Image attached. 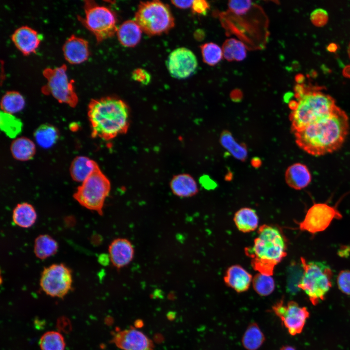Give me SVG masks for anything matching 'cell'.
Masks as SVG:
<instances>
[{
	"label": "cell",
	"mask_w": 350,
	"mask_h": 350,
	"mask_svg": "<svg viewBox=\"0 0 350 350\" xmlns=\"http://www.w3.org/2000/svg\"><path fill=\"white\" fill-rule=\"evenodd\" d=\"M233 221L237 229L244 233L255 230L259 225V217L256 211L250 208H243L237 211Z\"/></svg>",
	"instance_id": "cell-23"
},
{
	"label": "cell",
	"mask_w": 350,
	"mask_h": 350,
	"mask_svg": "<svg viewBox=\"0 0 350 350\" xmlns=\"http://www.w3.org/2000/svg\"><path fill=\"white\" fill-rule=\"evenodd\" d=\"M251 5L252 2L250 0H231L228 3L230 9L237 15L245 14Z\"/></svg>",
	"instance_id": "cell-39"
},
{
	"label": "cell",
	"mask_w": 350,
	"mask_h": 350,
	"mask_svg": "<svg viewBox=\"0 0 350 350\" xmlns=\"http://www.w3.org/2000/svg\"><path fill=\"white\" fill-rule=\"evenodd\" d=\"M84 8L85 18L78 16V19L94 35L98 43L117 33V18L111 10L89 0L84 1Z\"/></svg>",
	"instance_id": "cell-8"
},
{
	"label": "cell",
	"mask_w": 350,
	"mask_h": 350,
	"mask_svg": "<svg viewBox=\"0 0 350 350\" xmlns=\"http://www.w3.org/2000/svg\"><path fill=\"white\" fill-rule=\"evenodd\" d=\"M348 53L349 56L350 58V42L348 47Z\"/></svg>",
	"instance_id": "cell-46"
},
{
	"label": "cell",
	"mask_w": 350,
	"mask_h": 350,
	"mask_svg": "<svg viewBox=\"0 0 350 350\" xmlns=\"http://www.w3.org/2000/svg\"><path fill=\"white\" fill-rule=\"evenodd\" d=\"M265 341L264 334L258 325L251 323L246 328L242 338V344L247 350H257Z\"/></svg>",
	"instance_id": "cell-26"
},
{
	"label": "cell",
	"mask_w": 350,
	"mask_h": 350,
	"mask_svg": "<svg viewBox=\"0 0 350 350\" xmlns=\"http://www.w3.org/2000/svg\"><path fill=\"white\" fill-rule=\"evenodd\" d=\"M110 188L109 179L99 169L78 187L73 197L83 207L102 215L104 203Z\"/></svg>",
	"instance_id": "cell-7"
},
{
	"label": "cell",
	"mask_w": 350,
	"mask_h": 350,
	"mask_svg": "<svg viewBox=\"0 0 350 350\" xmlns=\"http://www.w3.org/2000/svg\"><path fill=\"white\" fill-rule=\"evenodd\" d=\"M222 49L223 57L228 61H241L246 56L245 45L234 38L226 40Z\"/></svg>",
	"instance_id": "cell-29"
},
{
	"label": "cell",
	"mask_w": 350,
	"mask_h": 350,
	"mask_svg": "<svg viewBox=\"0 0 350 350\" xmlns=\"http://www.w3.org/2000/svg\"><path fill=\"white\" fill-rule=\"evenodd\" d=\"M203 61L210 66H214L222 59L223 55L222 49L217 44L209 42L201 47Z\"/></svg>",
	"instance_id": "cell-35"
},
{
	"label": "cell",
	"mask_w": 350,
	"mask_h": 350,
	"mask_svg": "<svg viewBox=\"0 0 350 350\" xmlns=\"http://www.w3.org/2000/svg\"><path fill=\"white\" fill-rule=\"evenodd\" d=\"M197 61L189 49L181 47L173 51L169 55L167 68L174 77L184 79L189 77L196 69Z\"/></svg>",
	"instance_id": "cell-13"
},
{
	"label": "cell",
	"mask_w": 350,
	"mask_h": 350,
	"mask_svg": "<svg viewBox=\"0 0 350 350\" xmlns=\"http://www.w3.org/2000/svg\"><path fill=\"white\" fill-rule=\"evenodd\" d=\"M252 246L245 248L252 268L258 273L272 276L275 266L287 255V241L278 226L264 224L258 228Z\"/></svg>",
	"instance_id": "cell-3"
},
{
	"label": "cell",
	"mask_w": 350,
	"mask_h": 350,
	"mask_svg": "<svg viewBox=\"0 0 350 350\" xmlns=\"http://www.w3.org/2000/svg\"><path fill=\"white\" fill-rule=\"evenodd\" d=\"M88 115L91 136L110 140L127 132L129 124V109L125 102L114 97L92 99Z\"/></svg>",
	"instance_id": "cell-2"
},
{
	"label": "cell",
	"mask_w": 350,
	"mask_h": 350,
	"mask_svg": "<svg viewBox=\"0 0 350 350\" xmlns=\"http://www.w3.org/2000/svg\"><path fill=\"white\" fill-rule=\"evenodd\" d=\"M337 284L342 292L350 295V270H344L340 272L337 278Z\"/></svg>",
	"instance_id": "cell-37"
},
{
	"label": "cell",
	"mask_w": 350,
	"mask_h": 350,
	"mask_svg": "<svg viewBox=\"0 0 350 350\" xmlns=\"http://www.w3.org/2000/svg\"><path fill=\"white\" fill-rule=\"evenodd\" d=\"M114 342L123 350H153L150 340L144 333L135 329L117 333L114 338Z\"/></svg>",
	"instance_id": "cell-15"
},
{
	"label": "cell",
	"mask_w": 350,
	"mask_h": 350,
	"mask_svg": "<svg viewBox=\"0 0 350 350\" xmlns=\"http://www.w3.org/2000/svg\"><path fill=\"white\" fill-rule=\"evenodd\" d=\"M285 180L290 187L301 190L308 186L311 181L312 176L305 165L296 163L290 166L286 170Z\"/></svg>",
	"instance_id": "cell-19"
},
{
	"label": "cell",
	"mask_w": 350,
	"mask_h": 350,
	"mask_svg": "<svg viewBox=\"0 0 350 350\" xmlns=\"http://www.w3.org/2000/svg\"><path fill=\"white\" fill-rule=\"evenodd\" d=\"M193 0H172L171 2L176 7L181 9L192 7Z\"/></svg>",
	"instance_id": "cell-42"
},
{
	"label": "cell",
	"mask_w": 350,
	"mask_h": 350,
	"mask_svg": "<svg viewBox=\"0 0 350 350\" xmlns=\"http://www.w3.org/2000/svg\"><path fill=\"white\" fill-rule=\"evenodd\" d=\"M252 279L251 274L239 264L229 267L224 277L225 284L237 293L247 291Z\"/></svg>",
	"instance_id": "cell-18"
},
{
	"label": "cell",
	"mask_w": 350,
	"mask_h": 350,
	"mask_svg": "<svg viewBox=\"0 0 350 350\" xmlns=\"http://www.w3.org/2000/svg\"><path fill=\"white\" fill-rule=\"evenodd\" d=\"M67 71V67L65 64L54 68L45 69L43 75L47 82L42 87L41 91L44 94L51 95L60 103L74 107L78 103V98L73 86L74 81L69 80Z\"/></svg>",
	"instance_id": "cell-9"
},
{
	"label": "cell",
	"mask_w": 350,
	"mask_h": 350,
	"mask_svg": "<svg viewBox=\"0 0 350 350\" xmlns=\"http://www.w3.org/2000/svg\"><path fill=\"white\" fill-rule=\"evenodd\" d=\"M0 128L8 137L14 138L21 131L22 123L13 114L1 111Z\"/></svg>",
	"instance_id": "cell-34"
},
{
	"label": "cell",
	"mask_w": 350,
	"mask_h": 350,
	"mask_svg": "<svg viewBox=\"0 0 350 350\" xmlns=\"http://www.w3.org/2000/svg\"><path fill=\"white\" fill-rule=\"evenodd\" d=\"M280 350H296V349L291 346H285L281 348Z\"/></svg>",
	"instance_id": "cell-45"
},
{
	"label": "cell",
	"mask_w": 350,
	"mask_h": 350,
	"mask_svg": "<svg viewBox=\"0 0 350 350\" xmlns=\"http://www.w3.org/2000/svg\"><path fill=\"white\" fill-rule=\"evenodd\" d=\"M170 187L175 195L183 197L192 196L198 191L194 178L186 174L174 176L170 182Z\"/></svg>",
	"instance_id": "cell-22"
},
{
	"label": "cell",
	"mask_w": 350,
	"mask_h": 350,
	"mask_svg": "<svg viewBox=\"0 0 350 350\" xmlns=\"http://www.w3.org/2000/svg\"><path fill=\"white\" fill-rule=\"evenodd\" d=\"M341 214L335 207L326 203L314 204L308 210L304 219L299 223V229L310 233L325 230L334 219H340Z\"/></svg>",
	"instance_id": "cell-11"
},
{
	"label": "cell",
	"mask_w": 350,
	"mask_h": 350,
	"mask_svg": "<svg viewBox=\"0 0 350 350\" xmlns=\"http://www.w3.org/2000/svg\"><path fill=\"white\" fill-rule=\"evenodd\" d=\"M209 8V3L205 0H193L192 8L195 13L205 15Z\"/></svg>",
	"instance_id": "cell-41"
},
{
	"label": "cell",
	"mask_w": 350,
	"mask_h": 350,
	"mask_svg": "<svg viewBox=\"0 0 350 350\" xmlns=\"http://www.w3.org/2000/svg\"><path fill=\"white\" fill-rule=\"evenodd\" d=\"M310 19L313 24L321 26L326 24L328 19L327 12L322 8L315 9L310 15Z\"/></svg>",
	"instance_id": "cell-38"
},
{
	"label": "cell",
	"mask_w": 350,
	"mask_h": 350,
	"mask_svg": "<svg viewBox=\"0 0 350 350\" xmlns=\"http://www.w3.org/2000/svg\"><path fill=\"white\" fill-rule=\"evenodd\" d=\"M252 282L255 292L261 296L270 295L275 288V281L272 276L258 273L253 277Z\"/></svg>",
	"instance_id": "cell-32"
},
{
	"label": "cell",
	"mask_w": 350,
	"mask_h": 350,
	"mask_svg": "<svg viewBox=\"0 0 350 350\" xmlns=\"http://www.w3.org/2000/svg\"><path fill=\"white\" fill-rule=\"evenodd\" d=\"M109 257L113 265L117 268L128 264L134 255V247L130 242L124 238L113 240L108 248Z\"/></svg>",
	"instance_id": "cell-17"
},
{
	"label": "cell",
	"mask_w": 350,
	"mask_h": 350,
	"mask_svg": "<svg viewBox=\"0 0 350 350\" xmlns=\"http://www.w3.org/2000/svg\"><path fill=\"white\" fill-rule=\"evenodd\" d=\"M34 137L38 145L42 148L47 149L56 143L59 138V133L57 129L53 125L43 124L35 130Z\"/></svg>",
	"instance_id": "cell-27"
},
{
	"label": "cell",
	"mask_w": 350,
	"mask_h": 350,
	"mask_svg": "<svg viewBox=\"0 0 350 350\" xmlns=\"http://www.w3.org/2000/svg\"><path fill=\"white\" fill-rule=\"evenodd\" d=\"M337 49V46L333 43L330 44L328 46V50L331 52H334Z\"/></svg>",
	"instance_id": "cell-44"
},
{
	"label": "cell",
	"mask_w": 350,
	"mask_h": 350,
	"mask_svg": "<svg viewBox=\"0 0 350 350\" xmlns=\"http://www.w3.org/2000/svg\"><path fill=\"white\" fill-rule=\"evenodd\" d=\"M142 31L135 20H129L123 22L118 28L117 35L122 45L127 47H133L140 41Z\"/></svg>",
	"instance_id": "cell-20"
},
{
	"label": "cell",
	"mask_w": 350,
	"mask_h": 350,
	"mask_svg": "<svg viewBox=\"0 0 350 350\" xmlns=\"http://www.w3.org/2000/svg\"><path fill=\"white\" fill-rule=\"evenodd\" d=\"M99 169L97 163L94 160L85 156H78L71 162L70 174L74 180L83 182Z\"/></svg>",
	"instance_id": "cell-21"
},
{
	"label": "cell",
	"mask_w": 350,
	"mask_h": 350,
	"mask_svg": "<svg viewBox=\"0 0 350 350\" xmlns=\"http://www.w3.org/2000/svg\"><path fill=\"white\" fill-rule=\"evenodd\" d=\"M11 39L22 54L28 55L35 52L42 39V36L33 28L23 26L14 31Z\"/></svg>",
	"instance_id": "cell-14"
},
{
	"label": "cell",
	"mask_w": 350,
	"mask_h": 350,
	"mask_svg": "<svg viewBox=\"0 0 350 350\" xmlns=\"http://www.w3.org/2000/svg\"><path fill=\"white\" fill-rule=\"evenodd\" d=\"M13 157L19 160L27 161L32 159L35 153V143L29 139L20 137L15 140L11 146Z\"/></svg>",
	"instance_id": "cell-25"
},
{
	"label": "cell",
	"mask_w": 350,
	"mask_h": 350,
	"mask_svg": "<svg viewBox=\"0 0 350 350\" xmlns=\"http://www.w3.org/2000/svg\"><path fill=\"white\" fill-rule=\"evenodd\" d=\"M72 282L69 268L63 263L53 264L43 269L40 285L48 295L63 298L71 289Z\"/></svg>",
	"instance_id": "cell-10"
},
{
	"label": "cell",
	"mask_w": 350,
	"mask_h": 350,
	"mask_svg": "<svg viewBox=\"0 0 350 350\" xmlns=\"http://www.w3.org/2000/svg\"><path fill=\"white\" fill-rule=\"evenodd\" d=\"M222 146L236 158L244 160L247 155L245 146L237 142L229 132H223L220 138Z\"/></svg>",
	"instance_id": "cell-31"
},
{
	"label": "cell",
	"mask_w": 350,
	"mask_h": 350,
	"mask_svg": "<svg viewBox=\"0 0 350 350\" xmlns=\"http://www.w3.org/2000/svg\"><path fill=\"white\" fill-rule=\"evenodd\" d=\"M58 248L57 242L49 235H40L35 239L34 253L40 259H45L54 255Z\"/></svg>",
	"instance_id": "cell-28"
},
{
	"label": "cell",
	"mask_w": 350,
	"mask_h": 350,
	"mask_svg": "<svg viewBox=\"0 0 350 350\" xmlns=\"http://www.w3.org/2000/svg\"><path fill=\"white\" fill-rule=\"evenodd\" d=\"M349 129L348 117L337 106L329 115L294 132L296 142L310 155L322 156L339 149Z\"/></svg>",
	"instance_id": "cell-1"
},
{
	"label": "cell",
	"mask_w": 350,
	"mask_h": 350,
	"mask_svg": "<svg viewBox=\"0 0 350 350\" xmlns=\"http://www.w3.org/2000/svg\"><path fill=\"white\" fill-rule=\"evenodd\" d=\"M298 89V101L292 105L290 116L294 132L302 130L309 125L330 114L337 106L330 95L315 89L305 91L299 86Z\"/></svg>",
	"instance_id": "cell-4"
},
{
	"label": "cell",
	"mask_w": 350,
	"mask_h": 350,
	"mask_svg": "<svg viewBox=\"0 0 350 350\" xmlns=\"http://www.w3.org/2000/svg\"><path fill=\"white\" fill-rule=\"evenodd\" d=\"M63 52L65 59L69 63H82L89 57L88 43L83 38L71 35L64 44Z\"/></svg>",
	"instance_id": "cell-16"
},
{
	"label": "cell",
	"mask_w": 350,
	"mask_h": 350,
	"mask_svg": "<svg viewBox=\"0 0 350 350\" xmlns=\"http://www.w3.org/2000/svg\"><path fill=\"white\" fill-rule=\"evenodd\" d=\"M39 344L41 350H64L65 347L63 336L54 331L45 333L40 338Z\"/></svg>",
	"instance_id": "cell-33"
},
{
	"label": "cell",
	"mask_w": 350,
	"mask_h": 350,
	"mask_svg": "<svg viewBox=\"0 0 350 350\" xmlns=\"http://www.w3.org/2000/svg\"><path fill=\"white\" fill-rule=\"evenodd\" d=\"M300 262L304 274L298 287L306 294L313 305H316L324 299L332 286V272L323 262H307L303 258H301Z\"/></svg>",
	"instance_id": "cell-5"
},
{
	"label": "cell",
	"mask_w": 350,
	"mask_h": 350,
	"mask_svg": "<svg viewBox=\"0 0 350 350\" xmlns=\"http://www.w3.org/2000/svg\"><path fill=\"white\" fill-rule=\"evenodd\" d=\"M25 101L23 96L16 91H9L2 96L0 105L3 111L13 114L22 110Z\"/></svg>",
	"instance_id": "cell-30"
},
{
	"label": "cell",
	"mask_w": 350,
	"mask_h": 350,
	"mask_svg": "<svg viewBox=\"0 0 350 350\" xmlns=\"http://www.w3.org/2000/svg\"><path fill=\"white\" fill-rule=\"evenodd\" d=\"M132 78L135 80L143 84H147L150 80L149 74L144 70L137 69L132 72Z\"/></svg>",
	"instance_id": "cell-40"
},
{
	"label": "cell",
	"mask_w": 350,
	"mask_h": 350,
	"mask_svg": "<svg viewBox=\"0 0 350 350\" xmlns=\"http://www.w3.org/2000/svg\"><path fill=\"white\" fill-rule=\"evenodd\" d=\"M342 73L345 76L350 78V65L346 66L343 69Z\"/></svg>",
	"instance_id": "cell-43"
},
{
	"label": "cell",
	"mask_w": 350,
	"mask_h": 350,
	"mask_svg": "<svg viewBox=\"0 0 350 350\" xmlns=\"http://www.w3.org/2000/svg\"><path fill=\"white\" fill-rule=\"evenodd\" d=\"M289 269L288 289L290 292L295 293L299 290L298 286L303 278L304 269L301 262L300 264H292Z\"/></svg>",
	"instance_id": "cell-36"
},
{
	"label": "cell",
	"mask_w": 350,
	"mask_h": 350,
	"mask_svg": "<svg viewBox=\"0 0 350 350\" xmlns=\"http://www.w3.org/2000/svg\"><path fill=\"white\" fill-rule=\"evenodd\" d=\"M135 21L142 31L151 35L166 33L175 25L169 6L159 0L140 2Z\"/></svg>",
	"instance_id": "cell-6"
},
{
	"label": "cell",
	"mask_w": 350,
	"mask_h": 350,
	"mask_svg": "<svg viewBox=\"0 0 350 350\" xmlns=\"http://www.w3.org/2000/svg\"><path fill=\"white\" fill-rule=\"evenodd\" d=\"M13 222L23 228H29L35 222L37 214L34 207L28 203L18 204L14 208L12 215Z\"/></svg>",
	"instance_id": "cell-24"
},
{
	"label": "cell",
	"mask_w": 350,
	"mask_h": 350,
	"mask_svg": "<svg viewBox=\"0 0 350 350\" xmlns=\"http://www.w3.org/2000/svg\"><path fill=\"white\" fill-rule=\"evenodd\" d=\"M272 310L292 335L301 332L310 315L306 307L300 306L294 301L285 304L283 299L280 300L272 306Z\"/></svg>",
	"instance_id": "cell-12"
}]
</instances>
